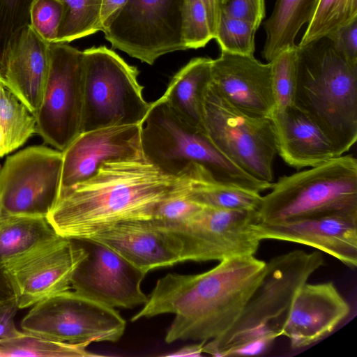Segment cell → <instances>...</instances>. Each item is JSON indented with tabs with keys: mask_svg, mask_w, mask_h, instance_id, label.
I'll use <instances>...</instances> for the list:
<instances>
[{
	"mask_svg": "<svg viewBox=\"0 0 357 357\" xmlns=\"http://www.w3.org/2000/svg\"><path fill=\"white\" fill-rule=\"evenodd\" d=\"M208 177L199 165L170 174L145 156L107 161L87 180L60 189L47 219L60 236L86 239L117 222L151 220L164 201L190 193Z\"/></svg>",
	"mask_w": 357,
	"mask_h": 357,
	"instance_id": "6da1fadb",
	"label": "cell"
},
{
	"mask_svg": "<svg viewBox=\"0 0 357 357\" xmlns=\"http://www.w3.org/2000/svg\"><path fill=\"white\" fill-rule=\"evenodd\" d=\"M266 262L254 255L226 259L208 271L168 273L160 278L136 321L162 314L175 315L165 341L208 342L227 332L261 281Z\"/></svg>",
	"mask_w": 357,
	"mask_h": 357,
	"instance_id": "7a4b0ae2",
	"label": "cell"
},
{
	"mask_svg": "<svg viewBox=\"0 0 357 357\" xmlns=\"http://www.w3.org/2000/svg\"><path fill=\"white\" fill-rule=\"evenodd\" d=\"M293 105L321 129L337 156L343 155L357 139V64L326 37L298 47Z\"/></svg>",
	"mask_w": 357,
	"mask_h": 357,
	"instance_id": "3957f363",
	"label": "cell"
},
{
	"mask_svg": "<svg viewBox=\"0 0 357 357\" xmlns=\"http://www.w3.org/2000/svg\"><path fill=\"white\" fill-rule=\"evenodd\" d=\"M141 138L145 158L166 173L181 174L199 165L218 182L259 193L271 188L272 183L257 180L237 167L204 130L185 122L160 98L151 103Z\"/></svg>",
	"mask_w": 357,
	"mask_h": 357,
	"instance_id": "277c9868",
	"label": "cell"
},
{
	"mask_svg": "<svg viewBox=\"0 0 357 357\" xmlns=\"http://www.w3.org/2000/svg\"><path fill=\"white\" fill-rule=\"evenodd\" d=\"M262 197L258 222L278 223L344 211H357V160L337 156L280 177Z\"/></svg>",
	"mask_w": 357,
	"mask_h": 357,
	"instance_id": "5b68a950",
	"label": "cell"
},
{
	"mask_svg": "<svg viewBox=\"0 0 357 357\" xmlns=\"http://www.w3.org/2000/svg\"><path fill=\"white\" fill-rule=\"evenodd\" d=\"M82 52L81 132L113 126H142L151 103L143 98L137 68L106 46Z\"/></svg>",
	"mask_w": 357,
	"mask_h": 357,
	"instance_id": "8992f818",
	"label": "cell"
},
{
	"mask_svg": "<svg viewBox=\"0 0 357 357\" xmlns=\"http://www.w3.org/2000/svg\"><path fill=\"white\" fill-rule=\"evenodd\" d=\"M204 130L237 167L257 180L272 183L277 149L270 118L243 112L210 84L204 102Z\"/></svg>",
	"mask_w": 357,
	"mask_h": 357,
	"instance_id": "52a82bcc",
	"label": "cell"
},
{
	"mask_svg": "<svg viewBox=\"0 0 357 357\" xmlns=\"http://www.w3.org/2000/svg\"><path fill=\"white\" fill-rule=\"evenodd\" d=\"M324 264L319 251L296 250L272 258L237 319L222 336L206 342L203 353L213 356L234 337L263 326H271L279 334V326L298 291Z\"/></svg>",
	"mask_w": 357,
	"mask_h": 357,
	"instance_id": "ba28073f",
	"label": "cell"
},
{
	"mask_svg": "<svg viewBox=\"0 0 357 357\" xmlns=\"http://www.w3.org/2000/svg\"><path fill=\"white\" fill-rule=\"evenodd\" d=\"M20 326L24 332L45 339L91 344L117 342L126 322L114 307L67 290L36 303Z\"/></svg>",
	"mask_w": 357,
	"mask_h": 357,
	"instance_id": "9c48e42d",
	"label": "cell"
},
{
	"mask_svg": "<svg viewBox=\"0 0 357 357\" xmlns=\"http://www.w3.org/2000/svg\"><path fill=\"white\" fill-rule=\"evenodd\" d=\"M185 0H127L102 31L112 47L153 65L160 56L186 50Z\"/></svg>",
	"mask_w": 357,
	"mask_h": 357,
	"instance_id": "30bf717a",
	"label": "cell"
},
{
	"mask_svg": "<svg viewBox=\"0 0 357 357\" xmlns=\"http://www.w3.org/2000/svg\"><path fill=\"white\" fill-rule=\"evenodd\" d=\"M49 50L47 77L35 116L36 132L63 151L81 132L83 52L67 43H50Z\"/></svg>",
	"mask_w": 357,
	"mask_h": 357,
	"instance_id": "8fae6325",
	"label": "cell"
},
{
	"mask_svg": "<svg viewBox=\"0 0 357 357\" xmlns=\"http://www.w3.org/2000/svg\"><path fill=\"white\" fill-rule=\"evenodd\" d=\"M63 153L33 146L9 156L0 169V222L16 216L47 218L59 195Z\"/></svg>",
	"mask_w": 357,
	"mask_h": 357,
	"instance_id": "7c38bea8",
	"label": "cell"
},
{
	"mask_svg": "<svg viewBox=\"0 0 357 357\" xmlns=\"http://www.w3.org/2000/svg\"><path fill=\"white\" fill-rule=\"evenodd\" d=\"M257 211L203 208L172 231L181 244V262L222 261L254 255L260 238Z\"/></svg>",
	"mask_w": 357,
	"mask_h": 357,
	"instance_id": "4fadbf2b",
	"label": "cell"
},
{
	"mask_svg": "<svg viewBox=\"0 0 357 357\" xmlns=\"http://www.w3.org/2000/svg\"><path fill=\"white\" fill-rule=\"evenodd\" d=\"M86 254L78 240L58 236L2 268L17 308L69 290L73 274Z\"/></svg>",
	"mask_w": 357,
	"mask_h": 357,
	"instance_id": "5bb4252c",
	"label": "cell"
},
{
	"mask_svg": "<svg viewBox=\"0 0 357 357\" xmlns=\"http://www.w3.org/2000/svg\"><path fill=\"white\" fill-rule=\"evenodd\" d=\"M78 241L87 254L73 274L74 291L114 308H132L146 303L148 296L141 288L146 273L103 244Z\"/></svg>",
	"mask_w": 357,
	"mask_h": 357,
	"instance_id": "9a60e30c",
	"label": "cell"
},
{
	"mask_svg": "<svg viewBox=\"0 0 357 357\" xmlns=\"http://www.w3.org/2000/svg\"><path fill=\"white\" fill-rule=\"evenodd\" d=\"M260 240L275 239L303 244L357 265V211H344L278 223L257 222Z\"/></svg>",
	"mask_w": 357,
	"mask_h": 357,
	"instance_id": "2e32d148",
	"label": "cell"
},
{
	"mask_svg": "<svg viewBox=\"0 0 357 357\" xmlns=\"http://www.w3.org/2000/svg\"><path fill=\"white\" fill-rule=\"evenodd\" d=\"M141 130V125H125L79 133L62 151L60 189L87 180L107 161L144 156Z\"/></svg>",
	"mask_w": 357,
	"mask_h": 357,
	"instance_id": "e0dca14e",
	"label": "cell"
},
{
	"mask_svg": "<svg viewBox=\"0 0 357 357\" xmlns=\"http://www.w3.org/2000/svg\"><path fill=\"white\" fill-rule=\"evenodd\" d=\"M211 85L249 115L271 118L275 110L271 63H261L253 55L221 52L212 59Z\"/></svg>",
	"mask_w": 357,
	"mask_h": 357,
	"instance_id": "ac0fdd59",
	"label": "cell"
},
{
	"mask_svg": "<svg viewBox=\"0 0 357 357\" xmlns=\"http://www.w3.org/2000/svg\"><path fill=\"white\" fill-rule=\"evenodd\" d=\"M349 313V303L332 282H306L296 294L278 332L289 340L291 348H303L333 332Z\"/></svg>",
	"mask_w": 357,
	"mask_h": 357,
	"instance_id": "d6986e66",
	"label": "cell"
},
{
	"mask_svg": "<svg viewBox=\"0 0 357 357\" xmlns=\"http://www.w3.org/2000/svg\"><path fill=\"white\" fill-rule=\"evenodd\" d=\"M50 44L26 24L10 37L0 56V85L11 91L34 116L47 77Z\"/></svg>",
	"mask_w": 357,
	"mask_h": 357,
	"instance_id": "ffe728a7",
	"label": "cell"
},
{
	"mask_svg": "<svg viewBox=\"0 0 357 357\" xmlns=\"http://www.w3.org/2000/svg\"><path fill=\"white\" fill-rule=\"evenodd\" d=\"M112 249L145 273L181 262V244L170 231L150 220H132L107 226L88 238Z\"/></svg>",
	"mask_w": 357,
	"mask_h": 357,
	"instance_id": "44dd1931",
	"label": "cell"
},
{
	"mask_svg": "<svg viewBox=\"0 0 357 357\" xmlns=\"http://www.w3.org/2000/svg\"><path fill=\"white\" fill-rule=\"evenodd\" d=\"M270 119L277 153L287 165L299 170L337 157L321 129L295 106L275 109Z\"/></svg>",
	"mask_w": 357,
	"mask_h": 357,
	"instance_id": "7402d4cb",
	"label": "cell"
},
{
	"mask_svg": "<svg viewBox=\"0 0 357 357\" xmlns=\"http://www.w3.org/2000/svg\"><path fill=\"white\" fill-rule=\"evenodd\" d=\"M212 59H191L172 78L160 98L185 122L204 130V102L211 82Z\"/></svg>",
	"mask_w": 357,
	"mask_h": 357,
	"instance_id": "603a6c76",
	"label": "cell"
},
{
	"mask_svg": "<svg viewBox=\"0 0 357 357\" xmlns=\"http://www.w3.org/2000/svg\"><path fill=\"white\" fill-rule=\"evenodd\" d=\"M318 1H275L271 14L263 24L266 40L261 54L267 62L296 46V37L310 20Z\"/></svg>",
	"mask_w": 357,
	"mask_h": 357,
	"instance_id": "cb8c5ba5",
	"label": "cell"
},
{
	"mask_svg": "<svg viewBox=\"0 0 357 357\" xmlns=\"http://www.w3.org/2000/svg\"><path fill=\"white\" fill-rule=\"evenodd\" d=\"M58 235L47 218L16 216L0 222V269Z\"/></svg>",
	"mask_w": 357,
	"mask_h": 357,
	"instance_id": "d4e9b609",
	"label": "cell"
},
{
	"mask_svg": "<svg viewBox=\"0 0 357 357\" xmlns=\"http://www.w3.org/2000/svg\"><path fill=\"white\" fill-rule=\"evenodd\" d=\"M35 132V116L11 91L0 85V158L22 146Z\"/></svg>",
	"mask_w": 357,
	"mask_h": 357,
	"instance_id": "484cf974",
	"label": "cell"
},
{
	"mask_svg": "<svg viewBox=\"0 0 357 357\" xmlns=\"http://www.w3.org/2000/svg\"><path fill=\"white\" fill-rule=\"evenodd\" d=\"M89 343L71 344L19 332L0 339V356L89 357L99 356L86 349Z\"/></svg>",
	"mask_w": 357,
	"mask_h": 357,
	"instance_id": "4316f807",
	"label": "cell"
},
{
	"mask_svg": "<svg viewBox=\"0 0 357 357\" xmlns=\"http://www.w3.org/2000/svg\"><path fill=\"white\" fill-rule=\"evenodd\" d=\"M190 197L204 206L250 211H258L262 199L258 192L218 182L211 177L197 185Z\"/></svg>",
	"mask_w": 357,
	"mask_h": 357,
	"instance_id": "83f0119b",
	"label": "cell"
},
{
	"mask_svg": "<svg viewBox=\"0 0 357 357\" xmlns=\"http://www.w3.org/2000/svg\"><path fill=\"white\" fill-rule=\"evenodd\" d=\"M356 19L357 0H319L297 46L302 47L325 38Z\"/></svg>",
	"mask_w": 357,
	"mask_h": 357,
	"instance_id": "f1b7e54d",
	"label": "cell"
},
{
	"mask_svg": "<svg viewBox=\"0 0 357 357\" xmlns=\"http://www.w3.org/2000/svg\"><path fill=\"white\" fill-rule=\"evenodd\" d=\"M63 15L56 43H70L102 30L103 0H60Z\"/></svg>",
	"mask_w": 357,
	"mask_h": 357,
	"instance_id": "f546056e",
	"label": "cell"
},
{
	"mask_svg": "<svg viewBox=\"0 0 357 357\" xmlns=\"http://www.w3.org/2000/svg\"><path fill=\"white\" fill-rule=\"evenodd\" d=\"M258 28L247 21L222 15L213 39L221 52L240 55H253L255 37Z\"/></svg>",
	"mask_w": 357,
	"mask_h": 357,
	"instance_id": "4dcf8cb0",
	"label": "cell"
},
{
	"mask_svg": "<svg viewBox=\"0 0 357 357\" xmlns=\"http://www.w3.org/2000/svg\"><path fill=\"white\" fill-rule=\"evenodd\" d=\"M297 45L281 52L270 61L271 85L275 105V109L293 105L296 79Z\"/></svg>",
	"mask_w": 357,
	"mask_h": 357,
	"instance_id": "1f68e13d",
	"label": "cell"
},
{
	"mask_svg": "<svg viewBox=\"0 0 357 357\" xmlns=\"http://www.w3.org/2000/svg\"><path fill=\"white\" fill-rule=\"evenodd\" d=\"M190 194L177 195L164 201L150 221L155 227L167 231L183 225L204 206L191 199Z\"/></svg>",
	"mask_w": 357,
	"mask_h": 357,
	"instance_id": "d6a6232c",
	"label": "cell"
},
{
	"mask_svg": "<svg viewBox=\"0 0 357 357\" xmlns=\"http://www.w3.org/2000/svg\"><path fill=\"white\" fill-rule=\"evenodd\" d=\"M183 38L187 50L204 47L213 39L202 0H185Z\"/></svg>",
	"mask_w": 357,
	"mask_h": 357,
	"instance_id": "836d02e7",
	"label": "cell"
},
{
	"mask_svg": "<svg viewBox=\"0 0 357 357\" xmlns=\"http://www.w3.org/2000/svg\"><path fill=\"white\" fill-rule=\"evenodd\" d=\"M63 15V6L60 0H33L30 25L47 43H56Z\"/></svg>",
	"mask_w": 357,
	"mask_h": 357,
	"instance_id": "e575fe53",
	"label": "cell"
},
{
	"mask_svg": "<svg viewBox=\"0 0 357 357\" xmlns=\"http://www.w3.org/2000/svg\"><path fill=\"white\" fill-rule=\"evenodd\" d=\"M33 0H0V56L10 37L30 24V8Z\"/></svg>",
	"mask_w": 357,
	"mask_h": 357,
	"instance_id": "d590c367",
	"label": "cell"
},
{
	"mask_svg": "<svg viewBox=\"0 0 357 357\" xmlns=\"http://www.w3.org/2000/svg\"><path fill=\"white\" fill-rule=\"evenodd\" d=\"M222 15L247 21L259 29L265 17V0H227Z\"/></svg>",
	"mask_w": 357,
	"mask_h": 357,
	"instance_id": "8d00e7d4",
	"label": "cell"
},
{
	"mask_svg": "<svg viewBox=\"0 0 357 357\" xmlns=\"http://www.w3.org/2000/svg\"><path fill=\"white\" fill-rule=\"evenodd\" d=\"M326 38L343 57L357 64V19L340 26Z\"/></svg>",
	"mask_w": 357,
	"mask_h": 357,
	"instance_id": "74e56055",
	"label": "cell"
},
{
	"mask_svg": "<svg viewBox=\"0 0 357 357\" xmlns=\"http://www.w3.org/2000/svg\"><path fill=\"white\" fill-rule=\"evenodd\" d=\"M17 310L15 299L0 301V339L12 337L20 332L14 323Z\"/></svg>",
	"mask_w": 357,
	"mask_h": 357,
	"instance_id": "f35d334b",
	"label": "cell"
},
{
	"mask_svg": "<svg viewBox=\"0 0 357 357\" xmlns=\"http://www.w3.org/2000/svg\"><path fill=\"white\" fill-rule=\"evenodd\" d=\"M204 6L210 29L214 37L227 0H202Z\"/></svg>",
	"mask_w": 357,
	"mask_h": 357,
	"instance_id": "ab89813d",
	"label": "cell"
},
{
	"mask_svg": "<svg viewBox=\"0 0 357 357\" xmlns=\"http://www.w3.org/2000/svg\"><path fill=\"white\" fill-rule=\"evenodd\" d=\"M127 0H103L100 16L101 31L109 24Z\"/></svg>",
	"mask_w": 357,
	"mask_h": 357,
	"instance_id": "60d3db41",
	"label": "cell"
},
{
	"mask_svg": "<svg viewBox=\"0 0 357 357\" xmlns=\"http://www.w3.org/2000/svg\"><path fill=\"white\" fill-rule=\"evenodd\" d=\"M206 342L202 341L197 344L185 346L167 356H200L203 353V347Z\"/></svg>",
	"mask_w": 357,
	"mask_h": 357,
	"instance_id": "b9f144b4",
	"label": "cell"
},
{
	"mask_svg": "<svg viewBox=\"0 0 357 357\" xmlns=\"http://www.w3.org/2000/svg\"><path fill=\"white\" fill-rule=\"evenodd\" d=\"M15 299L13 291L3 273L0 269V301Z\"/></svg>",
	"mask_w": 357,
	"mask_h": 357,
	"instance_id": "7bdbcfd3",
	"label": "cell"
}]
</instances>
